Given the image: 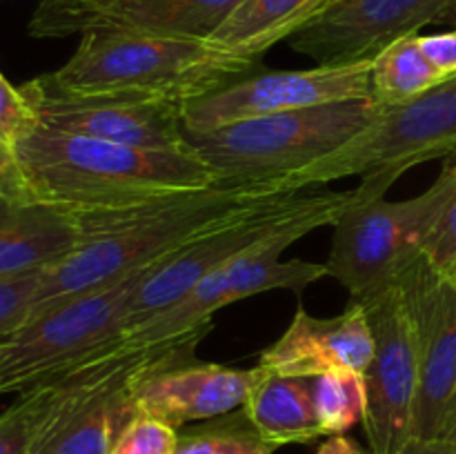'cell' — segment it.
I'll return each mask as SVG.
<instances>
[{"mask_svg":"<svg viewBox=\"0 0 456 454\" xmlns=\"http://www.w3.org/2000/svg\"><path fill=\"white\" fill-rule=\"evenodd\" d=\"M276 196L285 194L274 182H216L123 207L76 212L83 240L65 261L45 270L31 316L156 267L225 218Z\"/></svg>","mask_w":456,"mask_h":454,"instance_id":"cell-1","label":"cell"},{"mask_svg":"<svg viewBox=\"0 0 456 454\" xmlns=\"http://www.w3.org/2000/svg\"><path fill=\"white\" fill-rule=\"evenodd\" d=\"M12 154L29 199L76 212L216 185L208 165L190 150H141L40 123L13 141Z\"/></svg>","mask_w":456,"mask_h":454,"instance_id":"cell-2","label":"cell"},{"mask_svg":"<svg viewBox=\"0 0 456 454\" xmlns=\"http://www.w3.org/2000/svg\"><path fill=\"white\" fill-rule=\"evenodd\" d=\"M258 69L212 40L89 31L74 56L56 71L34 78L67 96H111L185 107L194 98Z\"/></svg>","mask_w":456,"mask_h":454,"instance_id":"cell-3","label":"cell"},{"mask_svg":"<svg viewBox=\"0 0 456 454\" xmlns=\"http://www.w3.org/2000/svg\"><path fill=\"white\" fill-rule=\"evenodd\" d=\"M390 187L386 178H361L354 200L332 225L328 276L356 303L399 283L403 272L423 256L428 236L456 191V156L444 160L436 181L414 199L387 200Z\"/></svg>","mask_w":456,"mask_h":454,"instance_id":"cell-4","label":"cell"},{"mask_svg":"<svg viewBox=\"0 0 456 454\" xmlns=\"http://www.w3.org/2000/svg\"><path fill=\"white\" fill-rule=\"evenodd\" d=\"M381 107L346 101L236 120L208 132H185V147L216 182H279L363 134Z\"/></svg>","mask_w":456,"mask_h":454,"instance_id":"cell-5","label":"cell"},{"mask_svg":"<svg viewBox=\"0 0 456 454\" xmlns=\"http://www.w3.org/2000/svg\"><path fill=\"white\" fill-rule=\"evenodd\" d=\"M151 270L56 303L0 336V396L45 385L114 345L129 301Z\"/></svg>","mask_w":456,"mask_h":454,"instance_id":"cell-6","label":"cell"},{"mask_svg":"<svg viewBox=\"0 0 456 454\" xmlns=\"http://www.w3.org/2000/svg\"><path fill=\"white\" fill-rule=\"evenodd\" d=\"M450 156H456V74L414 101L379 109L363 134L276 187L281 194H297L347 176H377L395 185L408 169Z\"/></svg>","mask_w":456,"mask_h":454,"instance_id":"cell-7","label":"cell"},{"mask_svg":"<svg viewBox=\"0 0 456 454\" xmlns=\"http://www.w3.org/2000/svg\"><path fill=\"white\" fill-rule=\"evenodd\" d=\"M338 216L341 214L325 212L285 227L261 247L205 276L174 305L125 329L118 343L125 347H159L185 338H203L212 329V316L232 303L272 289H289L301 294L312 283L328 276V267L325 263L301 261V258L281 261V254L310 231L334 225Z\"/></svg>","mask_w":456,"mask_h":454,"instance_id":"cell-8","label":"cell"},{"mask_svg":"<svg viewBox=\"0 0 456 454\" xmlns=\"http://www.w3.org/2000/svg\"><path fill=\"white\" fill-rule=\"evenodd\" d=\"M178 343V341H176ZM160 347H125L118 341L43 387V412L31 454H110L138 414L134 374Z\"/></svg>","mask_w":456,"mask_h":454,"instance_id":"cell-9","label":"cell"},{"mask_svg":"<svg viewBox=\"0 0 456 454\" xmlns=\"http://www.w3.org/2000/svg\"><path fill=\"white\" fill-rule=\"evenodd\" d=\"M352 200H354V190L310 196L285 194L249 205L243 212L225 218L212 230L196 236L185 247L174 252L150 272V276L138 285L129 301L125 329L174 305L205 276L221 270L223 265L236 261L243 254L261 247L285 227L294 225L303 218L316 216V214H343L350 207Z\"/></svg>","mask_w":456,"mask_h":454,"instance_id":"cell-10","label":"cell"},{"mask_svg":"<svg viewBox=\"0 0 456 454\" xmlns=\"http://www.w3.org/2000/svg\"><path fill=\"white\" fill-rule=\"evenodd\" d=\"M372 61L312 69H254L183 107L185 132H208L236 120L346 101H372Z\"/></svg>","mask_w":456,"mask_h":454,"instance_id":"cell-11","label":"cell"},{"mask_svg":"<svg viewBox=\"0 0 456 454\" xmlns=\"http://www.w3.org/2000/svg\"><path fill=\"white\" fill-rule=\"evenodd\" d=\"M374 334L365 372V434L372 454H399L412 441L419 399V352L412 316L399 285L361 301Z\"/></svg>","mask_w":456,"mask_h":454,"instance_id":"cell-12","label":"cell"},{"mask_svg":"<svg viewBox=\"0 0 456 454\" xmlns=\"http://www.w3.org/2000/svg\"><path fill=\"white\" fill-rule=\"evenodd\" d=\"M412 316L419 399L412 439H450L456 423V285L423 254L396 283Z\"/></svg>","mask_w":456,"mask_h":454,"instance_id":"cell-13","label":"cell"},{"mask_svg":"<svg viewBox=\"0 0 456 454\" xmlns=\"http://www.w3.org/2000/svg\"><path fill=\"white\" fill-rule=\"evenodd\" d=\"M200 338L169 343L138 368L132 396L138 414L172 427L209 421L243 408L261 368L240 369L194 359Z\"/></svg>","mask_w":456,"mask_h":454,"instance_id":"cell-14","label":"cell"},{"mask_svg":"<svg viewBox=\"0 0 456 454\" xmlns=\"http://www.w3.org/2000/svg\"><path fill=\"white\" fill-rule=\"evenodd\" d=\"M243 0H40L29 20L34 38L89 31L209 40Z\"/></svg>","mask_w":456,"mask_h":454,"instance_id":"cell-15","label":"cell"},{"mask_svg":"<svg viewBox=\"0 0 456 454\" xmlns=\"http://www.w3.org/2000/svg\"><path fill=\"white\" fill-rule=\"evenodd\" d=\"M439 22H456V0H337L288 43L316 65H352Z\"/></svg>","mask_w":456,"mask_h":454,"instance_id":"cell-16","label":"cell"},{"mask_svg":"<svg viewBox=\"0 0 456 454\" xmlns=\"http://www.w3.org/2000/svg\"><path fill=\"white\" fill-rule=\"evenodd\" d=\"M40 125L98 141L156 151H183V107L174 102L111 96H67L36 80L20 85Z\"/></svg>","mask_w":456,"mask_h":454,"instance_id":"cell-17","label":"cell"},{"mask_svg":"<svg viewBox=\"0 0 456 454\" xmlns=\"http://www.w3.org/2000/svg\"><path fill=\"white\" fill-rule=\"evenodd\" d=\"M374 356V334L361 303L338 316L321 319L298 305L292 323L261 352L258 365L281 377H319L325 372L352 369L368 372Z\"/></svg>","mask_w":456,"mask_h":454,"instance_id":"cell-18","label":"cell"},{"mask_svg":"<svg viewBox=\"0 0 456 454\" xmlns=\"http://www.w3.org/2000/svg\"><path fill=\"white\" fill-rule=\"evenodd\" d=\"M83 240L76 209L0 194V279L45 272Z\"/></svg>","mask_w":456,"mask_h":454,"instance_id":"cell-19","label":"cell"},{"mask_svg":"<svg viewBox=\"0 0 456 454\" xmlns=\"http://www.w3.org/2000/svg\"><path fill=\"white\" fill-rule=\"evenodd\" d=\"M243 409L258 436L272 448L325 436L312 396V377H281L261 368Z\"/></svg>","mask_w":456,"mask_h":454,"instance_id":"cell-20","label":"cell"},{"mask_svg":"<svg viewBox=\"0 0 456 454\" xmlns=\"http://www.w3.org/2000/svg\"><path fill=\"white\" fill-rule=\"evenodd\" d=\"M337 0H243L212 36V43L236 56L261 62L274 45L289 40Z\"/></svg>","mask_w":456,"mask_h":454,"instance_id":"cell-21","label":"cell"},{"mask_svg":"<svg viewBox=\"0 0 456 454\" xmlns=\"http://www.w3.org/2000/svg\"><path fill=\"white\" fill-rule=\"evenodd\" d=\"M370 78H372V101L381 109H387L414 101L428 89L444 83L448 76L441 74L428 61L419 45V34H410L387 45L372 58Z\"/></svg>","mask_w":456,"mask_h":454,"instance_id":"cell-22","label":"cell"},{"mask_svg":"<svg viewBox=\"0 0 456 454\" xmlns=\"http://www.w3.org/2000/svg\"><path fill=\"white\" fill-rule=\"evenodd\" d=\"M312 396L325 436L346 434L356 423H363L368 408L365 374L338 369L312 377Z\"/></svg>","mask_w":456,"mask_h":454,"instance_id":"cell-23","label":"cell"},{"mask_svg":"<svg viewBox=\"0 0 456 454\" xmlns=\"http://www.w3.org/2000/svg\"><path fill=\"white\" fill-rule=\"evenodd\" d=\"M174 454H274V448L258 436L240 408L178 434Z\"/></svg>","mask_w":456,"mask_h":454,"instance_id":"cell-24","label":"cell"},{"mask_svg":"<svg viewBox=\"0 0 456 454\" xmlns=\"http://www.w3.org/2000/svg\"><path fill=\"white\" fill-rule=\"evenodd\" d=\"M43 412V387H34L0 412V454H31Z\"/></svg>","mask_w":456,"mask_h":454,"instance_id":"cell-25","label":"cell"},{"mask_svg":"<svg viewBox=\"0 0 456 454\" xmlns=\"http://www.w3.org/2000/svg\"><path fill=\"white\" fill-rule=\"evenodd\" d=\"M176 443V427L147 414H136L114 441L110 454H174Z\"/></svg>","mask_w":456,"mask_h":454,"instance_id":"cell-26","label":"cell"},{"mask_svg":"<svg viewBox=\"0 0 456 454\" xmlns=\"http://www.w3.org/2000/svg\"><path fill=\"white\" fill-rule=\"evenodd\" d=\"M45 272L0 279V336L20 328L34 310L36 292Z\"/></svg>","mask_w":456,"mask_h":454,"instance_id":"cell-27","label":"cell"},{"mask_svg":"<svg viewBox=\"0 0 456 454\" xmlns=\"http://www.w3.org/2000/svg\"><path fill=\"white\" fill-rule=\"evenodd\" d=\"M34 123H38V118L27 102L22 89L0 74V136L12 147L13 141Z\"/></svg>","mask_w":456,"mask_h":454,"instance_id":"cell-28","label":"cell"},{"mask_svg":"<svg viewBox=\"0 0 456 454\" xmlns=\"http://www.w3.org/2000/svg\"><path fill=\"white\" fill-rule=\"evenodd\" d=\"M423 254L430 261V265L439 270L441 274H445L456 263V191L450 199L445 212L441 214L432 234L428 236Z\"/></svg>","mask_w":456,"mask_h":454,"instance_id":"cell-29","label":"cell"},{"mask_svg":"<svg viewBox=\"0 0 456 454\" xmlns=\"http://www.w3.org/2000/svg\"><path fill=\"white\" fill-rule=\"evenodd\" d=\"M419 45H421L428 61H430L441 74L444 76L456 74V27L452 31H444V34H432V36L419 34Z\"/></svg>","mask_w":456,"mask_h":454,"instance_id":"cell-30","label":"cell"},{"mask_svg":"<svg viewBox=\"0 0 456 454\" xmlns=\"http://www.w3.org/2000/svg\"><path fill=\"white\" fill-rule=\"evenodd\" d=\"M399 454H456V441L436 439V441H417L412 439Z\"/></svg>","mask_w":456,"mask_h":454,"instance_id":"cell-31","label":"cell"},{"mask_svg":"<svg viewBox=\"0 0 456 454\" xmlns=\"http://www.w3.org/2000/svg\"><path fill=\"white\" fill-rule=\"evenodd\" d=\"M314 454H368V452H365L359 443L347 439L346 434H334L330 436L325 443H321Z\"/></svg>","mask_w":456,"mask_h":454,"instance_id":"cell-32","label":"cell"},{"mask_svg":"<svg viewBox=\"0 0 456 454\" xmlns=\"http://www.w3.org/2000/svg\"><path fill=\"white\" fill-rule=\"evenodd\" d=\"M0 194L4 196H20V199H29L22 187L20 174L7 172V169L0 167Z\"/></svg>","mask_w":456,"mask_h":454,"instance_id":"cell-33","label":"cell"},{"mask_svg":"<svg viewBox=\"0 0 456 454\" xmlns=\"http://www.w3.org/2000/svg\"><path fill=\"white\" fill-rule=\"evenodd\" d=\"M0 167L7 169V172L18 174L16 160H13V154H12V147L7 145V141H4L3 136H0Z\"/></svg>","mask_w":456,"mask_h":454,"instance_id":"cell-34","label":"cell"},{"mask_svg":"<svg viewBox=\"0 0 456 454\" xmlns=\"http://www.w3.org/2000/svg\"><path fill=\"white\" fill-rule=\"evenodd\" d=\"M445 276H448V279H450V280H452V283L456 285V263H454V265H452V267H450V270H448V272H445Z\"/></svg>","mask_w":456,"mask_h":454,"instance_id":"cell-35","label":"cell"},{"mask_svg":"<svg viewBox=\"0 0 456 454\" xmlns=\"http://www.w3.org/2000/svg\"><path fill=\"white\" fill-rule=\"evenodd\" d=\"M450 439L456 441V423H454V430H452V434H450Z\"/></svg>","mask_w":456,"mask_h":454,"instance_id":"cell-36","label":"cell"}]
</instances>
